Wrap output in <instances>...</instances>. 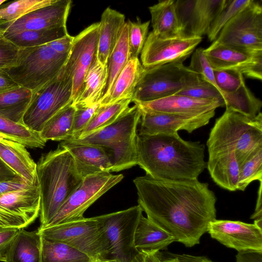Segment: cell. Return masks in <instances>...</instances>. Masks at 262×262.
Masks as SVG:
<instances>
[{"instance_id": "obj_1", "label": "cell", "mask_w": 262, "mask_h": 262, "mask_svg": "<svg viewBox=\"0 0 262 262\" xmlns=\"http://www.w3.org/2000/svg\"><path fill=\"white\" fill-rule=\"evenodd\" d=\"M133 182L147 218L187 247L199 244L216 219V198L207 183L158 179L146 174Z\"/></svg>"}, {"instance_id": "obj_2", "label": "cell", "mask_w": 262, "mask_h": 262, "mask_svg": "<svg viewBox=\"0 0 262 262\" xmlns=\"http://www.w3.org/2000/svg\"><path fill=\"white\" fill-rule=\"evenodd\" d=\"M136 141L137 165L154 178L196 180L206 167L204 144L184 140L178 133H137Z\"/></svg>"}, {"instance_id": "obj_3", "label": "cell", "mask_w": 262, "mask_h": 262, "mask_svg": "<svg viewBox=\"0 0 262 262\" xmlns=\"http://www.w3.org/2000/svg\"><path fill=\"white\" fill-rule=\"evenodd\" d=\"M36 178L39 187V228H45L81 183L70 152L59 144L43 154L36 163Z\"/></svg>"}, {"instance_id": "obj_4", "label": "cell", "mask_w": 262, "mask_h": 262, "mask_svg": "<svg viewBox=\"0 0 262 262\" xmlns=\"http://www.w3.org/2000/svg\"><path fill=\"white\" fill-rule=\"evenodd\" d=\"M208 154L233 149L241 166L262 148V114L250 118L226 108L216 119L207 141Z\"/></svg>"}, {"instance_id": "obj_5", "label": "cell", "mask_w": 262, "mask_h": 262, "mask_svg": "<svg viewBox=\"0 0 262 262\" xmlns=\"http://www.w3.org/2000/svg\"><path fill=\"white\" fill-rule=\"evenodd\" d=\"M69 54L56 52L49 43L19 49L17 64L6 70L18 86L34 91L60 73Z\"/></svg>"}, {"instance_id": "obj_6", "label": "cell", "mask_w": 262, "mask_h": 262, "mask_svg": "<svg viewBox=\"0 0 262 262\" xmlns=\"http://www.w3.org/2000/svg\"><path fill=\"white\" fill-rule=\"evenodd\" d=\"M179 60L145 68L132 101L147 102L177 94L203 79Z\"/></svg>"}, {"instance_id": "obj_7", "label": "cell", "mask_w": 262, "mask_h": 262, "mask_svg": "<svg viewBox=\"0 0 262 262\" xmlns=\"http://www.w3.org/2000/svg\"><path fill=\"white\" fill-rule=\"evenodd\" d=\"M49 241L68 245L91 258H108L110 249L104 228L96 216L37 229Z\"/></svg>"}, {"instance_id": "obj_8", "label": "cell", "mask_w": 262, "mask_h": 262, "mask_svg": "<svg viewBox=\"0 0 262 262\" xmlns=\"http://www.w3.org/2000/svg\"><path fill=\"white\" fill-rule=\"evenodd\" d=\"M72 79L66 74L63 68L54 78L32 91L23 124L31 130L40 133L51 118L72 103Z\"/></svg>"}, {"instance_id": "obj_9", "label": "cell", "mask_w": 262, "mask_h": 262, "mask_svg": "<svg viewBox=\"0 0 262 262\" xmlns=\"http://www.w3.org/2000/svg\"><path fill=\"white\" fill-rule=\"evenodd\" d=\"M242 51H262V6L251 3L233 17L212 42Z\"/></svg>"}, {"instance_id": "obj_10", "label": "cell", "mask_w": 262, "mask_h": 262, "mask_svg": "<svg viewBox=\"0 0 262 262\" xmlns=\"http://www.w3.org/2000/svg\"><path fill=\"white\" fill-rule=\"evenodd\" d=\"M143 211L138 205L128 209L96 216L101 223L108 243V258L131 262L139 252L134 243L135 230Z\"/></svg>"}, {"instance_id": "obj_11", "label": "cell", "mask_w": 262, "mask_h": 262, "mask_svg": "<svg viewBox=\"0 0 262 262\" xmlns=\"http://www.w3.org/2000/svg\"><path fill=\"white\" fill-rule=\"evenodd\" d=\"M123 179L122 174L114 175L108 172L83 178L78 187L45 228L83 217L84 213L91 205Z\"/></svg>"}, {"instance_id": "obj_12", "label": "cell", "mask_w": 262, "mask_h": 262, "mask_svg": "<svg viewBox=\"0 0 262 262\" xmlns=\"http://www.w3.org/2000/svg\"><path fill=\"white\" fill-rule=\"evenodd\" d=\"M40 194L38 182L27 188L0 194V229H20L39 216Z\"/></svg>"}, {"instance_id": "obj_13", "label": "cell", "mask_w": 262, "mask_h": 262, "mask_svg": "<svg viewBox=\"0 0 262 262\" xmlns=\"http://www.w3.org/2000/svg\"><path fill=\"white\" fill-rule=\"evenodd\" d=\"M99 30V23H94L74 37L63 67L66 74L73 80L72 103L80 93L85 76L97 56Z\"/></svg>"}, {"instance_id": "obj_14", "label": "cell", "mask_w": 262, "mask_h": 262, "mask_svg": "<svg viewBox=\"0 0 262 262\" xmlns=\"http://www.w3.org/2000/svg\"><path fill=\"white\" fill-rule=\"evenodd\" d=\"M226 0H177L176 11L179 26V36L184 38L202 37Z\"/></svg>"}, {"instance_id": "obj_15", "label": "cell", "mask_w": 262, "mask_h": 262, "mask_svg": "<svg viewBox=\"0 0 262 262\" xmlns=\"http://www.w3.org/2000/svg\"><path fill=\"white\" fill-rule=\"evenodd\" d=\"M202 40V37H162L151 31L141 52V62L145 68H149L176 61H184Z\"/></svg>"}, {"instance_id": "obj_16", "label": "cell", "mask_w": 262, "mask_h": 262, "mask_svg": "<svg viewBox=\"0 0 262 262\" xmlns=\"http://www.w3.org/2000/svg\"><path fill=\"white\" fill-rule=\"evenodd\" d=\"M207 232L212 238L238 252L262 251V229L254 224L215 219L209 223Z\"/></svg>"}, {"instance_id": "obj_17", "label": "cell", "mask_w": 262, "mask_h": 262, "mask_svg": "<svg viewBox=\"0 0 262 262\" xmlns=\"http://www.w3.org/2000/svg\"><path fill=\"white\" fill-rule=\"evenodd\" d=\"M204 54L213 70H233L247 77L261 80L262 51L250 53L212 43Z\"/></svg>"}, {"instance_id": "obj_18", "label": "cell", "mask_w": 262, "mask_h": 262, "mask_svg": "<svg viewBox=\"0 0 262 262\" xmlns=\"http://www.w3.org/2000/svg\"><path fill=\"white\" fill-rule=\"evenodd\" d=\"M141 113L138 134L148 135L176 133L181 130L191 133L206 125L215 115V111L195 115Z\"/></svg>"}, {"instance_id": "obj_19", "label": "cell", "mask_w": 262, "mask_h": 262, "mask_svg": "<svg viewBox=\"0 0 262 262\" xmlns=\"http://www.w3.org/2000/svg\"><path fill=\"white\" fill-rule=\"evenodd\" d=\"M72 3L71 0H55L50 5L32 11L9 25L4 34L66 26Z\"/></svg>"}, {"instance_id": "obj_20", "label": "cell", "mask_w": 262, "mask_h": 262, "mask_svg": "<svg viewBox=\"0 0 262 262\" xmlns=\"http://www.w3.org/2000/svg\"><path fill=\"white\" fill-rule=\"evenodd\" d=\"M141 112L185 115H199L225 106L223 99H201L174 94L147 102H134Z\"/></svg>"}, {"instance_id": "obj_21", "label": "cell", "mask_w": 262, "mask_h": 262, "mask_svg": "<svg viewBox=\"0 0 262 262\" xmlns=\"http://www.w3.org/2000/svg\"><path fill=\"white\" fill-rule=\"evenodd\" d=\"M59 145L72 155L83 178L95 173L111 172L112 156L106 147L73 140L61 141Z\"/></svg>"}, {"instance_id": "obj_22", "label": "cell", "mask_w": 262, "mask_h": 262, "mask_svg": "<svg viewBox=\"0 0 262 262\" xmlns=\"http://www.w3.org/2000/svg\"><path fill=\"white\" fill-rule=\"evenodd\" d=\"M141 113L137 105L129 107L112 123L75 140L76 142L106 146L137 135Z\"/></svg>"}, {"instance_id": "obj_23", "label": "cell", "mask_w": 262, "mask_h": 262, "mask_svg": "<svg viewBox=\"0 0 262 262\" xmlns=\"http://www.w3.org/2000/svg\"><path fill=\"white\" fill-rule=\"evenodd\" d=\"M27 147L0 137V160L17 175L30 184L37 182L36 163Z\"/></svg>"}, {"instance_id": "obj_24", "label": "cell", "mask_w": 262, "mask_h": 262, "mask_svg": "<svg viewBox=\"0 0 262 262\" xmlns=\"http://www.w3.org/2000/svg\"><path fill=\"white\" fill-rule=\"evenodd\" d=\"M206 167L217 185L230 191L237 190L239 167L234 150L225 149L209 154Z\"/></svg>"}, {"instance_id": "obj_25", "label": "cell", "mask_w": 262, "mask_h": 262, "mask_svg": "<svg viewBox=\"0 0 262 262\" xmlns=\"http://www.w3.org/2000/svg\"><path fill=\"white\" fill-rule=\"evenodd\" d=\"M125 15L110 7L101 16L97 58L103 65L107 66L108 57L114 48L124 25Z\"/></svg>"}, {"instance_id": "obj_26", "label": "cell", "mask_w": 262, "mask_h": 262, "mask_svg": "<svg viewBox=\"0 0 262 262\" xmlns=\"http://www.w3.org/2000/svg\"><path fill=\"white\" fill-rule=\"evenodd\" d=\"M107 79V66L102 64L97 56L89 69L80 93L72 105L75 107H86L98 102Z\"/></svg>"}, {"instance_id": "obj_27", "label": "cell", "mask_w": 262, "mask_h": 262, "mask_svg": "<svg viewBox=\"0 0 262 262\" xmlns=\"http://www.w3.org/2000/svg\"><path fill=\"white\" fill-rule=\"evenodd\" d=\"M174 242L172 235L143 215L141 216L134 237L135 246L139 251H159Z\"/></svg>"}, {"instance_id": "obj_28", "label": "cell", "mask_w": 262, "mask_h": 262, "mask_svg": "<svg viewBox=\"0 0 262 262\" xmlns=\"http://www.w3.org/2000/svg\"><path fill=\"white\" fill-rule=\"evenodd\" d=\"M145 68L138 58H130L117 78L110 95L100 105L111 104L123 99H132Z\"/></svg>"}, {"instance_id": "obj_29", "label": "cell", "mask_w": 262, "mask_h": 262, "mask_svg": "<svg viewBox=\"0 0 262 262\" xmlns=\"http://www.w3.org/2000/svg\"><path fill=\"white\" fill-rule=\"evenodd\" d=\"M41 236L38 230L20 229L8 253L6 262H40Z\"/></svg>"}, {"instance_id": "obj_30", "label": "cell", "mask_w": 262, "mask_h": 262, "mask_svg": "<svg viewBox=\"0 0 262 262\" xmlns=\"http://www.w3.org/2000/svg\"><path fill=\"white\" fill-rule=\"evenodd\" d=\"M129 59L128 26L127 21H126L107 60V79L100 103L106 100L110 95L117 78Z\"/></svg>"}, {"instance_id": "obj_31", "label": "cell", "mask_w": 262, "mask_h": 262, "mask_svg": "<svg viewBox=\"0 0 262 262\" xmlns=\"http://www.w3.org/2000/svg\"><path fill=\"white\" fill-rule=\"evenodd\" d=\"M174 0L160 1L148 7L152 32L162 37L179 36V26Z\"/></svg>"}, {"instance_id": "obj_32", "label": "cell", "mask_w": 262, "mask_h": 262, "mask_svg": "<svg viewBox=\"0 0 262 262\" xmlns=\"http://www.w3.org/2000/svg\"><path fill=\"white\" fill-rule=\"evenodd\" d=\"M32 96V91L21 86L0 93V116L23 124Z\"/></svg>"}, {"instance_id": "obj_33", "label": "cell", "mask_w": 262, "mask_h": 262, "mask_svg": "<svg viewBox=\"0 0 262 262\" xmlns=\"http://www.w3.org/2000/svg\"><path fill=\"white\" fill-rule=\"evenodd\" d=\"M75 107L71 104L64 107L45 124L39 134L45 141L71 139L74 123Z\"/></svg>"}, {"instance_id": "obj_34", "label": "cell", "mask_w": 262, "mask_h": 262, "mask_svg": "<svg viewBox=\"0 0 262 262\" xmlns=\"http://www.w3.org/2000/svg\"><path fill=\"white\" fill-rule=\"evenodd\" d=\"M0 137L30 148H42L47 142L39 133L31 130L24 124L14 122L2 116H0Z\"/></svg>"}, {"instance_id": "obj_35", "label": "cell", "mask_w": 262, "mask_h": 262, "mask_svg": "<svg viewBox=\"0 0 262 262\" xmlns=\"http://www.w3.org/2000/svg\"><path fill=\"white\" fill-rule=\"evenodd\" d=\"M68 34L67 26L57 28L6 34L4 36L19 49L37 47L48 44Z\"/></svg>"}, {"instance_id": "obj_36", "label": "cell", "mask_w": 262, "mask_h": 262, "mask_svg": "<svg viewBox=\"0 0 262 262\" xmlns=\"http://www.w3.org/2000/svg\"><path fill=\"white\" fill-rule=\"evenodd\" d=\"M95 260L68 245L41 236L40 262H94Z\"/></svg>"}, {"instance_id": "obj_37", "label": "cell", "mask_w": 262, "mask_h": 262, "mask_svg": "<svg viewBox=\"0 0 262 262\" xmlns=\"http://www.w3.org/2000/svg\"><path fill=\"white\" fill-rule=\"evenodd\" d=\"M226 108L238 112L250 118H254L260 112L262 102L255 96L245 82L235 92L224 94Z\"/></svg>"}, {"instance_id": "obj_38", "label": "cell", "mask_w": 262, "mask_h": 262, "mask_svg": "<svg viewBox=\"0 0 262 262\" xmlns=\"http://www.w3.org/2000/svg\"><path fill=\"white\" fill-rule=\"evenodd\" d=\"M131 102L132 99H126L111 104L100 105L89 123L79 133L76 139L112 123L129 107Z\"/></svg>"}, {"instance_id": "obj_39", "label": "cell", "mask_w": 262, "mask_h": 262, "mask_svg": "<svg viewBox=\"0 0 262 262\" xmlns=\"http://www.w3.org/2000/svg\"><path fill=\"white\" fill-rule=\"evenodd\" d=\"M137 136L104 146L111 154V172H118L137 165Z\"/></svg>"}, {"instance_id": "obj_40", "label": "cell", "mask_w": 262, "mask_h": 262, "mask_svg": "<svg viewBox=\"0 0 262 262\" xmlns=\"http://www.w3.org/2000/svg\"><path fill=\"white\" fill-rule=\"evenodd\" d=\"M55 0H18L0 6V29L6 28L24 15L53 3Z\"/></svg>"}, {"instance_id": "obj_41", "label": "cell", "mask_w": 262, "mask_h": 262, "mask_svg": "<svg viewBox=\"0 0 262 262\" xmlns=\"http://www.w3.org/2000/svg\"><path fill=\"white\" fill-rule=\"evenodd\" d=\"M252 0H226L225 5L211 24L207 34L208 39L214 41L225 25Z\"/></svg>"}, {"instance_id": "obj_42", "label": "cell", "mask_w": 262, "mask_h": 262, "mask_svg": "<svg viewBox=\"0 0 262 262\" xmlns=\"http://www.w3.org/2000/svg\"><path fill=\"white\" fill-rule=\"evenodd\" d=\"M262 182V148L258 149L239 167L237 190L244 191L254 181Z\"/></svg>"}, {"instance_id": "obj_43", "label": "cell", "mask_w": 262, "mask_h": 262, "mask_svg": "<svg viewBox=\"0 0 262 262\" xmlns=\"http://www.w3.org/2000/svg\"><path fill=\"white\" fill-rule=\"evenodd\" d=\"M128 26V45L129 59L138 58L146 40L150 21L142 23L127 21Z\"/></svg>"}, {"instance_id": "obj_44", "label": "cell", "mask_w": 262, "mask_h": 262, "mask_svg": "<svg viewBox=\"0 0 262 262\" xmlns=\"http://www.w3.org/2000/svg\"><path fill=\"white\" fill-rule=\"evenodd\" d=\"M216 85L223 93H231L237 90L245 82L243 75L233 70H213Z\"/></svg>"}, {"instance_id": "obj_45", "label": "cell", "mask_w": 262, "mask_h": 262, "mask_svg": "<svg viewBox=\"0 0 262 262\" xmlns=\"http://www.w3.org/2000/svg\"><path fill=\"white\" fill-rule=\"evenodd\" d=\"M188 68L196 73L203 80L211 83L220 91L215 80L214 71L204 54V49L199 48L193 52Z\"/></svg>"}, {"instance_id": "obj_46", "label": "cell", "mask_w": 262, "mask_h": 262, "mask_svg": "<svg viewBox=\"0 0 262 262\" xmlns=\"http://www.w3.org/2000/svg\"><path fill=\"white\" fill-rule=\"evenodd\" d=\"M176 94L201 99H223L222 92L204 80L200 83L184 89Z\"/></svg>"}, {"instance_id": "obj_47", "label": "cell", "mask_w": 262, "mask_h": 262, "mask_svg": "<svg viewBox=\"0 0 262 262\" xmlns=\"http://www.w3.org/2000/svg\"><path fill=\"white\" fill-rule=\"evenodd\" d=\"M19 49L7 39L4 35H0V69H7L15 66Z\"/></svg>"}, {"instance_id": "obj_48", "label": "cell", "mask_w": 262, "mask_h": 262, "mask_svg": "<svg viewBox=\"0 0 262 262\" xmlns=\"http://www.w3.org/2000/svg\"><path fill=\"white\" fill-rule=\"evenodd\" d=\"M100 105V102H98L89 107H75L72 134L70 140H74L78 137L79 133L89 123Z\"/></svg>"}, {"instance_id": "obj_49", "label": "cell", "mask_w": 262, "mask_h": 262, "mask_svg": "<svg viewBox=\"0 0 262 262\" xmlns=\"http://www.w3.org/2000/svg\"><path fill=\"white\" fill-rule=\"evenodd\" d=\"M18 230L16 229H0V261L6 262L8 253Z\"/></svg>"}, {"instance_id": "obj_50", "label": "cell", "mask_w": 262, "mask_h": 262, "mask_svg": "<svg viewBox=\"0 0 262 262\" xmlns=\"http://www.w3.org/2000/svg\"><path fill=\"white\" fill-rule=\"evenodd\" d=\"M30 185L31 184L17 176L12 179L0 182V194L17 191Z\"/></svg>"}, {"instance_id": "obj_51", "label": "cell", "mask_w": 262, "mask_h": 262, "mask_svg": "<svg viewBox=\"0 0 262 262\" xmlns=\"http://www.w3.org/2000/svg\"><path fill=\"white\" fill-rule=\"evenodd\" d=\"M74 36L69 34L49 43L51 47L56 52L62 54H69L71 51Z\"/></svg>"}, {"instance_id": "obj_52", "label": "cell", "mask_w": 262, "mask_h": 262, "mask_svg": "<svg viewBox=\"0 0 262 262\" xmlns=\"http://www.w3.org/2000/svg\"><path fill=\"white\" fill-rule=\"evenodd\" d=\"M236 262H262V251H243L238 252Z\"/></svg>"}, {"instance_id": "obj_53", "label": "cell", "mask_w": 262, "mask_h": 262, "mask_svg": "<svg viewBox=\"0 0 262 262\" xmlns=\"http://www.w3.org/2000/svg\"><path fill=\"white\" fill-rule=\"evenodd\" d=\"M131 262H161L160 253L158 251H139Z\"/></svg>"}, {"instance_id": "obj_54", "label": "cell", "mask_w": 262, "mask_h": 262, "mask_svg": "<svg viewBox=\"0 0 262 262\" xmlns=\"http://www.w3.org/2000/svg\"><path fill=\"white\" fill-rule=\"evenodd\" d=\"M19 86L10 77L6 69H0V93L10 91Z\"/></svg>"}, {"instance_id": "obj_55", "label": "cell", "mask_w": 262, "mask_h": 262, "mask_svg": "<svg viewBox=\"0 0 262 262\" xmlns=\"http://www.w3.org/2000/svg\"><path fill=\"white\" fill-rule=\"evenodd\" d=\"M180 262H214L206 257L187 254H173Z\"/></svg>"}, {"instance_id": "obj_56", "label": "cell", "mask_w": 262, "mask_h": 262, "mask_svg": "<svg viewBox=\"0 0 262 262\" xmlns=\"http://www.w3.org/2000/svg\"><path fill=\"white\" fill-rule=\"evenodd\" d=\"M261 183L262 182H259L256 207L253 214L251 216V219L254 220L262 219Z\"/></svg>"}, {"instance_id": "obj_57", "label": "cell", "mask_w": 262, "mask_h": 262, "mask_svg": "<svg viewBox=\"0 0 262 262\" xmlns=\"http://www.w3.org/2000/svg\"><path fill=\"white\" fill-rule=\"evenodd\" d=\"M17 176L0 160V182L12 179Z\"/></svg>"}, {"instance_id": "obj_58", "label": "cell", "mask_w": 262, "mask_h": 262, "mask_svg": "<svg viewBox=\"0 0 262 262\" xmlns=\"http://www.w3.org/2000/svg\"><path fill=\"white\" fill-rule=\"evenodd\" d=\"M161 256V255H160ZM161 262H180L178 259L174 256L173 253H169L166 258L163 259L161 257Z\"/></svg>"}, {"instance_id": "obj_59", "label": "cell", "mask_w": 262, "mask_h": 262, "mask_svg": "<svg viewBox=\"0 0 262 262\" xmlns=\"http://www.w3.org/2000/svg\"><path fill=\"white\" fill-rule=\"evenodd\" d=\"M94 262H116V261L112 258H101L95 259Z\"/></svg>"}, {"instance_id": "obj_60", "label": "cell", "mask_w": 262, "mask_h": 262, "mask_svg": "<svg viewBox=\"0 0 262 262\" xmlns=\"http://www.w3.org/2000/svg\"><path fill=\"white\" fill-rule=\"evenodd\" d=\"M6 1H7L6 0H0V6H1L3 4H4Z\"/></svg>"}, {"instance_id": "obj_61", "label": "cell", "mask_w": 262, "mask_h": 262, "mask_svg": "<svg viewBox=\"0 0 262 262\" xmlns=\"http://www.w3.org/2000/svg\"><path fill=\"white\" fill-rule=\"evenodd\" d=\"M5 33V32L2 30L0 29V35H4Z\"/></svg>"}]
</instances>
